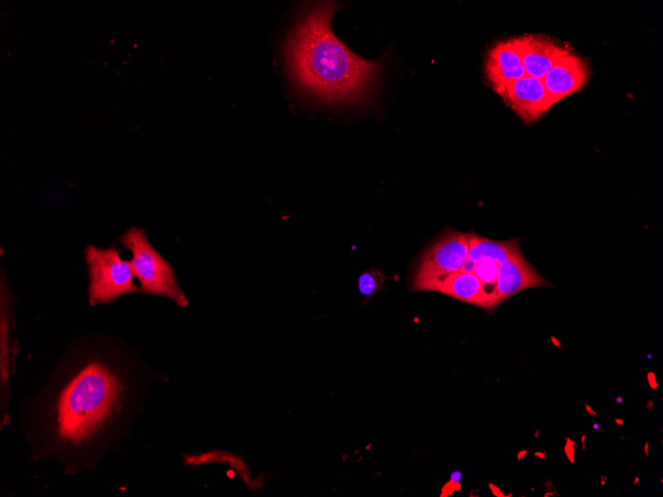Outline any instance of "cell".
I'll list each match as a JSON object with an SVG mask.
<instances>
[{"instance_id": "cell-1", "label": "cell", "mask_w": 663, "mask_h": 497, "mask_svg": "<svg viewBox=\"0 0 663 497\" xmlns=\"http://www.w3.org/2000/svg\"><path fill=\"white\" fill-rule=\"evenodd\" d=\"M340 7L331 2L308 6L287 38L286 61L307 95L328 104H362L379 80L382 64L359 57L337 38L331 22Z\"/></svg>"}, {"instance_id": "cell-2", "label": "cell", "mask_w": 663, "mask_h": 497, "mask_svg": "<svg viewBox=\"0 0 663 497\" xmlns=\"http://www.w3.org/2000/svg\"><path fill=\"white\" fill-rule=\"evenodd\" d=\"M125 385L107 363L91 361L76 372L54 405L52 434L63 447L82 448L113 423Z\"/></svg>"}, {"instance_id": "cell-3", "label": "cell", "mask_w": 663, "mask_h": 497, "mask_svg": "<svg viewBox=\"0 0 663 497\" xmlns=\"http://www.w3.org/2000/svg\"><path fill=\"white\" fill-rule=\"evenodd\" d=\"M120 242L131 253L129 264L141 292L168 298L179 307L189 305L171 265L151 245L145 231L132 228Z\"/></svg>"}, {"instance_id": "cell-4", "label": "cell", "mask_w": 663, "mask_h": 497, "mask_svg": "<svg viewBox=\"0 0 663 497\" xmlns=\"http://www.w3.org/2000/svg\"><path fill=\"white\" fill-rule=\"evenodd\" d=\"M85 259L90 278L88 300L92 306L113 303L121 296L140 291L134 282L129 261L121 258L119 249L90 246L85 249Z\"/></svg>"}, {"instance_id": "cell-5", "label": "cell", "mask_w": 663, "mask_h": 497, "mask_svg": "<svg viewBox=\"0 0 663 497\" xmlns=\"http://www.w3.org/2000/svg\"><path fill=\"white\" fill-rule=\"evenodd\" d=\"M469 235L449 229L424 254L414 279L413 289L423 291L434 281L459 272L468 259Z\"/></svg>"}, {"instance_id": "cell-6", "label": "cell", "mask_w": 663, "mask_h": 497, "mask_svg": "<svg viewBox=\"0 0 663 497\" xmlns=\"http://www.w3.org/2000/svg\"><path fill=\"white\" fill-rule=\"evenodd\" d=\"M526 76L544 80L555 66L570 52L567 46L545 36L528 35L514 38Z\"/></svg>"}, {"instance_id": "cell-7", "label": "cell", "mask_w": 663, "mask_h": 497, "mask_svg": "<svg viewBox=\"0 0 663 497\" xmlns=\"http://www.w3.org/2000/svg\"><path fill=\"white\" fill-rule=\"evenodd\" d=\"M502 97L525 124L535 123L554 106L543 80L528 76L508 86Z\"/></svg>"}, {"instance_id": "cell-8", "label": "cell", "mask_w": 663, "mask_h": 497, "mask_svg": "<svg viewBox=\"0 0 663 497\" xmlns=\"http://www.w3.org/2000/svg\"><path fill=\"white\" fill-rule=\"evenodd\" d=\"M484 74L493 90L503 96L506 87L526 76L514 40L496 43L487 54Z\"/></svg>"}, {"instance_id": "cell-9", "label": "cell", "mask_w": 663, "mask_h": 497, "mask_svg": "<svg viewBox=\"0 0 663 497\" xmlns=\"http://www.w3.org/2000/svg\"><path fill=\"white\" fill-rule=\"evenodd\" d=\"M590 69L587 63L570 52L545 76L543 82L552 105L582 90L587 84Z\"/></svg>"}, {"instance_id": "cell-10", "label": "cell", "mask_w": 663, "mask_h": 497, "mask_svg": "<svg viewBox=\"0 0 663 497\" xmlns=\"http://www.w3.org/2000/svg\"><path fill=\"white\" fill-rule=\"evenodd\" d=\"M532 264H529L523 252L500 265L496 280V298L499 305L513 295L537 286H548Z\"/></svg>"}, {"instance_id": "cell-11", "label": "cell", "mask_w": 663, "mask_h": 497, "mask_svg": "<svg viewBox=\"0 0 663 497\" xmlns=\"http://www.w3.org/2000/svg\"><path fill=\"white\" fill-rule=\"evenodd\" d=\"M424 290L440 292L460 301L482 307L488 312L494 311L491 301L484 294L483 284L474 273H453L429 283Z\"/></svg>"}, {"instance_id": "cell-12", "label": "cell", "mask_w": 663, "mask_h": 497, "mask_svg": "<svg viewBox=\"0 0 663 497\" xmlns=\"http://www.w3.org/2000/svg\"><path fill=\"white\" fill-rule=\"evenodd\" d=\"M522 251L518 246V239L495 241L474 234L469 235L468 259L474 263L490 259L501 265Z\"/></svg>"}, {"instance_id": "cell-13", "label": "cell", "mask_w": 663, "mask_h": 497, "mask_svg": "<svg viewBox=\"0 0 663 497\" xmlns=\"http://www.w3.org/2000/svg\"><path fill=\"white\" fill-rule=\"evenodd\" d=\"M7 293L2 290V322H0V381L2 388L7 389L10 372L14 368L15 345L11 340V319Z\"/></svg>"}, {"instance_id": "cell-14", "label": "cell", "mask_w": 663, "mask_h": 497, "mask_svg": "<svg viewBox=\"0 0 663 497\" xmlns=\"http://www.w3.org/2000/svg\"><path fill=\"white\" fill-rule=\"evenodd\" d=\"M499 269L500 264L490 259H484L476 263V269H474V274L481 280L484 294L488 297L494 309L499 306L496 298V280L497 276H499Z\"/></svg>"}, {"instance_id": "cell-15", "label": "cell", "mask_w": 663, "mask_h": 497, "mask_svg": "<svg viewBox=\"0 0 663 497\" xmlns=\"http://www.w3.org/2000/svg\"><path fill=\"white\" fill-rule=\"evenodd\" d=\"M386 276L379 269H371L363 272L359 279V290L364 297L370 298L382 289Z\"/></svg>"}, {"instance_id": "cell-16", "label": "cell", "mask_w": 663, "mask_h": 497, "mask_svg": "<svg viewBox=\"0 0 663 497\" xmlns=\"http://www.w3.org/2000/svg\"><path fill=\"white\" fill-rule=\"evenodd\" d=\"M474 269H476V263L471 261L470 259H467L465 263L463 264V267L459 270L461 273H474Z\"/></svg>"}, {"instance_id": "cell-17", "label": "cell", "mask_w": 663, "mask_h": 497, "mask_svg": "<svg viewBox=\"0 0 663 497\" xmlns=\"http://www.w3.org/2000/svg\"><path fill=\"white\" fill-rule=\"evenodd\" d=\"M648 383L651 386V389L657 390L658 388V384L656 380V377L654 373H649L648 375Z\"/></svg>"}, {"instance_id": "cell-18", "label": "cell", "mask_w": 663, "mask_h": 497, "mask_svg": "<svg viewBox=\"0 0 663 497\" xmlns=\"http://www.w3.org/2000/svg\"><path fill=\"white\" fill-rule=\"evenodd\" d=\"M585 407H586V411H587V412H588L589 414H591V415H594V416H595V415L597 414V413H596L595 411H593L591 410V407H590V406H589L588 404H586V405H585Z\"/></svg>"}, {"instance_id": "cell-19", "label": "cell", "mask_w": 663, "mask_h": 497, "mask_svg": "<svg viewBox=\"0 0 663 497\" xmlns=\"http://www.w3.org/2000/svg\"><path fill=\"white\" fill-rule=\"evenodd\" d=\"M616 423L617 425H621V426H624V424H625L624 421H622V420H620V419H616Z\"/></svg>"}, {"instance_id": "cell-20", "label": "cell", "mask_w": 663, "mask_h": 497, "mask_svg": "<svg viewBox=\"0 0 663 497\" xmlns=\"http://www.w3.org/2000/svg\"><path fill=\"white\" fill-rule=\"evenodd\" d=\"M645 451H646V455H647V457H649V456H650V454H649V452H648V443H646V446H645Z\"/></svg>"}, {"instance_id": "cell-21", "label": "cell", "mask_w": 663, "mask_h": 497, "mask_svg": "<svg viewBox=\"0 0 663 497\" xmlns=\"http://www.w3.org/2000/svg\"><path fill=\"white\" fill-rule=\"evenodd\" d=\"M617 403H620V404L623 403L622 397H617Z\"/></svg>"}, {"instance_id": "cell-22", "label": "cell", "mask_w": 663, "mask_h": 497, "mask_svg": "<svg viewBox=\"0 0 663 497\" xmlns=\"http://www.w3.org/2000/svg\"><path fill=\"white\" fill-rule=\"evenodd\" d=\"M585 438H586V436H583V437H582V444H583V450H585V449H586V447H585Z\"/></svg>"}, {"instance_id": "cell-23", "label": "cell", "mask_w": 663, "mask_h": 497, "mask_svg": "<svg viewBox=\"0 0 663 497\" xmlns=\"http://www.w3.org/2000/svg\"><path fill=\"white\" fill-rule=\"evenodd\" d=\"M593 428L596 429V430H600L599 425L597 424V423L594 424Z\"/></svg>"}, {"instance_id": "cell-24", "label": "cell", "mask_w": 663, "mask_h": 497, "mask_svg": "<svg viewBox=\"0 0 663 497\" xmlns=\"http://www.w3.org/2000/svg\"><path fill=\"white\" fill-rule=\"evenodd\" d=\"M638 482V478H636L635 484H637Z\"/></svg>"}]
</instances>
